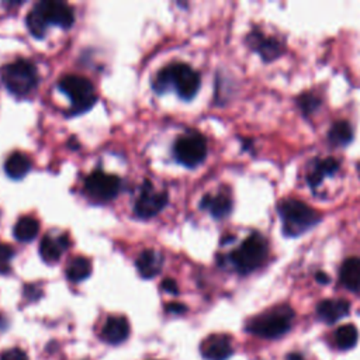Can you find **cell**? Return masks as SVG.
<instances>
[{
  "label": "cell",
  "instance_id": "cell-1",
  "mask_svg": "<svg viewBox=\"0 0 360 360\" xmlns=\"http://www.w3.org/2000/svg\"><path fill=\"white\" fill-rule=\"evenodd\" d=\"M25 21L27 28L35 38H44L49 24L70 28L75 22V13L65 1L42 0L32 7Z\"/></svg>",
  "mask_w": 360,
  "mask_h": 360
},
{
  "label": "cell",
  "instance_id": "cell-2",
  "mask_svg": "<svg viewBox=\"0 0 360 360\" xmlns=\"http://www.w3.org/2000/svg\"><path fill=\"white\" fill-rule=\"evenodd\" d=\"M200 73L190 65L174 62L162 68L153 79L152 87L156 93H165L169 87H174L179 97L191 100L200 89Z\"/></svg>",
  "mask_w": 360,
  "mask_h": 360
},
{
  "label": "cell",
  "instance_id": "cell-3",
  "mask_svg": "<svg viewBox=\"0 0 360 360\" xmlns=\"http://www.w3.org/2000/svg\"><path fill=\"white\" fill-rule=\"evenodd\" d=\"M292 319L294 311L288 305H277L249 319L246 330L260 338L276 339L290 330Z\"/></svg>",
  "mask_w": 360,
  "mask_h": 360
},
{
  "label": "cell",
  "instance_id": "cell-4",
  "mask_svg": "<svg viewBox=\"0 0 360 360\" xmlns=\"http://www.w3.org/2000/svg\"><path fill=\"white\" fill-rule=\"evenodd\" d=\"M283 232L287 236H300L321 221V215L300 200H283L278 204Z\"/></svg>",
  "mask_w": 360,
  "mask_h": 360
},
{
  "label": "cell",
  "instance_id": "cell-5",
  "mask_svg": "<svg viewBox=\"0 0 360 360\" xmlns=\"http://www.w3.org/2000/svg\"><path fill=\"white\" fill-rule=\"evenodd\" d=\"M0 76L6 89L17 97L28 96L38 84L37 68L25 59H15L1 66Z\"/></svg>",
  "mask_w": 360,
  "mask_h": 360
},
{
  "label": "cell",
  "instance_id": "cell-6",
  "mask_svg": "<svg viewBox=\"0 0 360 360\" xmlns=\"http://www.w3.org/2000/svg\"><path fill=\"white\" fill-rule=\"evenodd\" d=\"M267 252L266 239L260 233H252L229 253L228 260L238 273L248 274L266 262Z\"/></svg>",
  "mask_w": 360,
  "mask_h": 360
},
{
  "label": "cell",
  "instance_id": "cell-7",
  "mask_svg": "<svg viewBox=\"0 0 360 360\" xmlns=\"http://www.w3.org/2000/svg\"><path fill=\"white\" fill-rule=\"evenodd\" d=\"M59 89L70 98V114H80L90 110L97 100L93 83L79 75H65L59 79Z\"/></svg>",
  "mask_w": 360,
  "mask_h": 360
},
{
  "label": "cell",
  "instance_id": "cell-8",
  "mask_svg": "<svg viewBox=\"0 0 360 360\" xmlns=\"http://www.w3.org/2000/svg\"><path fill=\"white\" fill-rule=\"evenodd\" d=\"M173 153L179 163L187 167H195L207 156V141L200 132H187L176 139Z\"/></svg>",
  "mask_w": 360,
  "mask_h": 360
},
{
  "label": "cell",
  "instance_id": "cell-9",
  "mask_svg": "<svg viewBox=\"0 0 360 360\" xmlns=\"http://www.w3.org/2000/svg\"><path fill=\"white\" fill-rule=\"evenodd\" d=\"M121 190V179L118 176L94 170L84 179L86 194L97 202H105L118 195Z\"/></svg>",
  "mask_w": 360,
  "mask_h": 360
},
{
  "label": "cell",
  "instance_id": "cell-10",
  "mask_svg": "<svg viewBox=\"0 0 360 360\" xmlns=\"http://www.w3.org/2000/svg\"><path fill=\"white\" fill-rule=\"evenodd\" d=\"M167 200L169 195L166 191H158L155 190L152 183L145 181L141 188V194L136 198L134 211L141 218H150L159 214L166 207Z\"/></svg>",
  "mask_w": 360,
  "mask_h": 360
},
{
  "label": "cell",
  "instance_id": "cell-11",
  "mask_svg": "<svg viewBox=\"0 0 360 360\" xmlns=\"http://www.w3.org/2000/svg\"><path fill=\"white\" fill-rule=\"evenodd\" d=\"M200 350L207 360H226L232 354V342L228 335L214 333L202 340Z\"/></svg>",
  "mask_w": 360,
  "mask_h": 360
},
{
  "label": "cell",
  "instance_id": "cell-12",
  "mask_svg": "<svg viewBox=\"0 0 360 360\" xmlns=\"http://www.w3.org/2000/svg\"><path fill=\"white\" fill-rule=\"evenodd\" d=\"M69 246V238L68 235H59L53 236L51 233H46L39 245V255L44 262L46 263H56L63 252Z\"/></svg>",
  "mask_w": 360,
  "mask_h": 360
},
{
  "label": "cell",
  "instance_id": "cell-13",
  "mask_svg": "<svg viewBox=\"0 0 360 360\" xmlns=\"http://www.w3.org/2000/svg\"><path fill=\"white\" fill-rule=\"evenodd\" d=\"M350 311V302L346 300H323L316 307V315L326 323H335Z\"/></svg>",
  "mask_w": 360,
  "mask_h": 360
},
{
  "label": "cell",
  "instance_id": "cell-14",
  "mask_svg": "<svg viewBox=\"0 0 360 360\" xmlns=\"http://www.w3.org/2000/svg\"><path fill=\"white\" fill-rule=\"evenodd\" d=\"M138 273L143 278H152L158 276L163 266V256L155 249H145L136 259Z\"/></svg>",
  "mask_w": 360,
  "mask_h": 360
},
{
  "label": "cell",
  "instance_id": "cell-15",
  "mask_svg": "<svg viewBox=\"0 0 360 360\" xmlns=\"http://www.w3.org/2000/svg\"><path fill=\"white\" fill-rule=\"evenodd\" d=\"M129 335V325L124 316H110L101 330V338L110 345L124 342Z\"/></svg>",
  "mask_w": 360,
  "mask_h": 360
},
{
  "label": "cell",
  "instance_id": "cell-16",
  "mask_svg": "<svg viewBox=\"0 0 360 360\" xmlns=\"http://www.w3.org/2000/svg\"><path fill=\"white\" fill-rule=\"evenodd\" d=\"M249 45L259 52L264 60H271L281 53V44L274 38L263 37L262 32H252L248 38Z\"/></svg>",
  "mask_w": 360,
  "mask_h": 360
},
{
  "label": "cell",
  "instance_id": "cell-17",
  "mask_svg": "<svg viewBox=\"0 0 360 360\" xmlns=\"http://www.w3.org/2000/svg\"><path fill=\"white\" fill-rule=\"evenodd\" d=\"M201 208L208 211L214 218H224L232 210V201L226 193L207 194L201 200Z\"/></svg>",
  "mask_w": 360,
  "mask_h": 360
},
{
  "label": "cell",
  "instance_id": "cell-18",
  "mask_svg": "<svg viewBox=\"0 0 360 360\" xmlns=\"http://www.w3.org/2000/svg\"><path fill=\"white\" fill-rule=\"evenodd\" d=\"M340 283L350 291H360V257L346 259L339 271Z\"/></svg>",
  "mask_w": 360,
  "mask_h": 360
},
{
  "label": "cell",
  "instance_id": "cell-19",
  "mask_svg": "<svg viewBox=\"0 0 360 360\" xmlns=\"http://www.w3.org/2000/svg\"><path fill=\"white\" fill-rule=\"evenodd\" d=\"M339 169V162L333 158H326V159H321V160H316L312 166V169L308 172V176H307V180L309 183V186L312 188L318 187L322 180L326 177V176H330L333 173H336Z\"/></svg>",
  "mask_w": 360,
  "mask_h": 360
},
{
  "label": "cell",
  "instance_id": "cell-20",
  "mask_svg": "<svg viewBox=\"0 0 360 360\" xmlns=\"http://www.w3.org/2000/svg\"><path fill=\"white\" fill-rule=\"evenodd\" d=\"M30 169H31V160L22 152L11 153L4 163V170L7 176L14 180L22 179L30 172Z\"/></svg>",
  "mask_w": 360,
  "mask_h": 360
},
{
  "label": "cell",
  "instance_id": "cell-21",
  "mask_svg": "<svg viewBox=\"0 0 360 360\" xmlns=\"http://www.w3.org/2000/svg\"><path fill=\"white\" fill-rule=\"evenodd\" d=\"M38 231H39L38 221L31 215H24L15 222L13 233H14V238L20 242H31L38 235Z\"/></svg>",
  "mask_w": 360,
  "mask_h": 360
},
{
  "label": "cell",
  "instance_id": "cell-22",
  "mask_svg": "<svg viewBox=\"0 0 360 360\" xmlns=\"http://www.w3.org/2000/svg\"><path fill=\"white\" fill-rule=\"evenodd\" d=\"M91 274V262L87 257L77 256L72 259L66 267V277L72 283H80Z\"/></svg>",
  "mask_w": 360,
  "mask_h": 360
},
{
  "label": "cell",
  "instance_id": "cell-23",
  "mask_svg": "<svg viewBox=\"0 0 360 360\" xmlns=\"http://www.w3.org/2000/svg\"><path fill=\"white\" fill-rule=\"evenodd\" d=\"M359 339V333L354 325L347 323L339 326L333 333V343L340 350H349L356 346Z\"/></svg>",
  "mask_w": 360,
  "mask_h": 360
},
{
  "label": "cell",
  "instance_id": "cell-24",
  "mask_svg": "<svg viewBox=\"0 0 360 360\" xmlns=\"http://www.w3.org/2000/svg\"><path fill=\"white\" fill-rule=\"evenodd\" d=\"M353 129L347 121H338L332 125L328 134V139L333 146H346L352 142Z\"/></svg>",
  "mask_w": 360,
  "mask_h": 360
},
{
  "label": "cell",
  "instance_id": "cell-25",
  "mask_svg": "<svg viewBox=\"0 0 360 360\" xmlns=\"http://www.w3.org/2000/svg\"><path fill=\"white\" fill-rule=\"evenodd\" d=\"M13 256H14V249L10 245L0 243V273L1 274H6L10 271Z\"/></svg>",
  "mask_w": 360,
  "mask_h": 360
},
{
  "label": "cell",
  "instance_id": "cell-26",
  "mask_svg": "<svg viewBox=\"0 0 360 360\" xmlns=\"http://www.w3.org/2000/svg\"><path fill=\"white\" fill-rule=\"evenodd\" d=\"M1 360H28V359H27V354L21 349L13 347V349L3 352Z\"/></svg>",
  "mask_w": 360,
  "mask_h": 360
},
{
  "label": "cell",
  "instance_id": "cell-27",
  "mask_svg": "<svg viewBox=\"0 0 360 360\" xmlns=\"http://www.w3.org/2000/svg\"><path fill=\"white\" fill-rule=\"evenodd\" d=\"M298 103H300V105L302 107V110L307 111V112L312 111V110L318 105V100H316L312 94H305V96H302Z\"/></svg>",
  "mask_w": 360,
  "mask_h": 360
},
{
  "label": "cell",
  "instance_id": "cell-28",
  "mask_svg": "<svg viewBox=\"0 0 360 360\" xmlns=\"http://www.w3.org/2000/svg\"><path fill=\"white\" fill-rule=\"evenodd\" d=\"M162 290H165L169 294H177L179 292L177 284L173 278H165L163 283H162Z\"/></svg>",
  "mask_w": 360,
  "mask_h": 360
},
{
  "label": "cell",
  "instance_id": "cell-29",
  "mask_svg": "<svg viewBox=\"0 0 360 360\" xmlns=\"http://www.w3.org/2000/svg\"><path fill=\"white\" fill-rule=\"evenodd\" d=\"M166 311L172 312V314H183L186 311V307L180 302H169L166 305Z\"/></svg>",
  "mask_w": 360,
  "mask_h": 360
},
{
  "label": "cell",
  "instance_id": "cell-30",
  "mask_svg": "<svg viewBox=\"0 0 360 360\" xmlns=\"http://www.w3.org/2000/svg\"><path fill=\"white\" fill-rule=\"evenodd\" d=\"M287 360H304V357L300 356V354H297V353H291V354L287 357Z\"/></svg>",
  "mask_w": 360,
  "mask_h": 360
},
{
  "label": "cell",
  "instance_id": "cell-31",
  "mask_svg": "<svg viewBox=\"0 0 360 360\" xmlns=\"http://www.w3.org/2000/svg\"><path fill=\"white\" fill-rule=\"evenodd\" d=\"M316 278L321 281V283H328V276H325V274H322V273H319L318 276H316Z\"/></svg>",
  "mask_w": 360,
  "mask_h": 360
}]
</instances>
